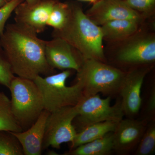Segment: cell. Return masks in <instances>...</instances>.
<instances>
[{
	"label": "cell",
	"instance_id": "29",
	"mask_svg": "<svg viewBox=\"0 0 155 155\" xmlns=\"http://www.w3.org/2000/svg\"><path fill=\"white\" fill-rule=\"evenodd\" d=\"M78 1H82V2H88L93 4L95 3L97 0H78Z\"/></svg>",
	"mask_w": 155,
	"mask_h": 155
},
{
	"label": "cell",
	"instance_id": "27",
	"mask_svg": "<svg viewBox=\"0 0 155 155\" xmlns=\"http://www.w3.org/2000/svg\"><path fill=\"white\" fill-rule=\"evenodd\" d=\"M10 0H0V8H2L3 6L5 5Z\"/></svg>",
	"mask_w": 155,
	"mask_h": 155
},
{
	"label": "cell",
	"instance_id": "12",
	"mask_svg": "<svg viewBox=\"0 0 155 155\" xmlns=\"http://www.w3.org/2000/svg\"><path fill=\"white\" fill-rule=\"evenodd\" d=\"M147 124L146 119H122L113 132L114 150L119 155H127L132 151L138 145Z\"/></svg>",
	"mask_w": 155,
	"mask_h": 155
},
{
	"label": "cell",
	"instance_id": "9",
	"mask_svg": "<svg viewBox=\"0 0 155 155\" xmlns=\"http://www.w3.org/2000/svg\"><path fill=\"white\" fill-rule=\"evenodd\" d=\"M149 66H140L126 72L119 93L122 97L121 106L124 115L133 117L141 107V90L146 75L150 70Z\"/></svg>",
	"mask_w": 155,
	"mask_h": 155
},
{
	"label": "cell",
	"instance_id": "5",
	"mask_svg": "<svg viewBox=\"0 0 155 155\" xmlns=\"http://www.w3.org/2000/svg\"><path fill=\"white\" fill-rule=\"evenodd\" d=\"M72 71L67 69L44 77L38 75L33 79L42 95L45 109L50 113L76 106L83 97V86L80 81L77 80L72 86L66 84Z\"/></svg>",
	"mask_w": 155,
	"mask_h": 155
},
{
	"label": "cell",
	"instance_id": "28",
	"mask_svg": "<svg viewBox=\"0 0 155 155\" xmlns=\"http://www.w3.org/2000/svg\"><path fill=\"white\" fill-rule=\"evenodd\" d=\"M47 154L49 155H59V154H58V153H57V152H56L54 150L49 151L48 152Z\"/></svg>",
	"mask_w": 155,
	"mask_h": 155
},
{
	"label": "cell",
	"instance_id": "16",
	"mask_svg": "<svg viewBox=\"0 0 155 155\" xmlns=\"http://www.w3.org/2000/svg\"><path fill=\"white\" fill-rule=\"evenodd\" d=\"M118 122L105 121L85 127L77 132L73 141L71 143L70 149H73L81 145L101 138L110 132H114Z\"/></svg>",
	"mask_w": 155,
	"mask_h": 155
},
{
	"label": "cell",
	"instance_id": "24",
	"mask_svg": "<svg viewBox=\"0 0 155 155\" xmlns=\"http://www.w3.org/2000/svg\"><path fill=\"white\" fill-rule=\"evenodd\" d=\"M24 0H10L5 5L0 8V36L3 34L7 20L14 10Z\"/></svg>",
	"mask_w": 155,
	"mask_h": 155
},
{
	"label": "cell",
	"instance_id": "1",
	"mask_svg": "<svg viewBox=\"0 0 155 155\" xmlns=\"http://www.w3.org/2000/svg\"><path fill=\"white\" fill-rule=\"evenodd\" d=\"M34 31L15 22L5 26L0 42L14 75L33 80L38 75L48 76L56 72L48 64L45 54V41Z\"/></svg>",
	"mask_w": 155,
	"mask_h": 155
},
{
	"label": "cell",
	"instance_id": "10",
	"mask_svg": "<svg viewBox=\"0 0 155 155\" xmlns=\"http://www.w3.org/2000/svg\"><path fill=\"white\" fill-rule=\"evenodd\" d=\"M45 54L48 64L53 69L75 70L78 72L84 58L68 42L59 38L45 41Z\"/></svg>",
	"mask_w": 155,
	"mask_h": 155
},
{
	"label": "cell",
	"instance_id": "3",
	"mask_svg": "<svg viewBox=\"0 0 155 155\" xmlns=\"http://www.w3.org/2000/svg\"><path fill=\"white\" fill-rule=\"evenodd\" d=\"M8 89L14 118L22 130H26L45 110L40 90L33 80L15 76Z\"/></svg>",
	"mask_w": 155,
	"mask_h": 155
},
{
	"label": "cell",
	"instance_id": "21",
	"mask_svg": "<svg viewBox=\"0 0 155 155\" xmlns=\"http://www.w3.org/2000/svg\"><path fill=\"white\" fill-rule=\"evenodd\" d=\"M155 151V121L152 120L151 123L147 126L146 129L137 147L135 154L150 155Z\"/></svg>",
	"mask_w": 155,
	"mask_h": 155
},
{
	"label": "cell",
	"instance_id": "13",
	"mask_svg": "<svg viewBox=\"0 0 155 155\" xmlns=\"http://www.w3.org/2000/svg\"><path fill=\"white\" fill-rule=\"evenodd\" d=\"M56 1L40 0L31 5L22 2L14 10L15 22L30 28L37 34L43 32Z\"/></svg>",
	"mask_w": 155,
	"mask_h": 155
},
{
	"label": "cell",
	"instance_id": "19",
	"mask_svg": "<svg viewBox=\"0 0 155 155\" xmlns=\"http://www.w3.org/2000/svg\"><path fill=\"white\" fill-rule=\"evenodd\" d=\"M70 13V4L56 1L51 11L47 22V26L54 30H59L65 26L69 19Z\"/></svg>",
	"mask_w": 155,
	"mask_h": 155
},
{
	"label": "cell",
	"instance_id": "17",
	"mask_svg": "<svg viewBox=\"0 0 155 155\" xmlns=\"http://www.w3.org/2000/svg\"><path fill=\"white\" fill-rule=\"evenodd\" d=\"M114 150L113 132L101 138L70 149L64 155H108Z\"/></svg>",
	"mask_w": 155,
	"mask_h": 155
},
{
	"label": "cell",
	"instance_id": "2",
	"mask_svg": "<svg viewBox=\"0 0 155 155\" xmlns=\"http://www.w3.org/2000/svg\"><path fill=\"white\" fill-rule=\"evenodd\" d=\"M70 13L65 26L54 30L53 38L65 40L81 53L84 60L94 59L105 63L101 28L83 12L81 6L69 3Z\"/></svg>",
	"mask_w": 155,
	"mask_h": 155
},
{
	"label": "cell",
	"instance_id": "25",
	"mask_svg": "<svg viewBox=\"0 0 155 155\" xmlns=\"http://www.w3.org/2000/svg\"><path fill=\"white\" fill-rule=\"evenodd\" d=\"M147 113L150 119H155V88L153 87L150 94L147 103Z\"/></svg>",
	"mask_w": 155,
	"mask_h": 155
},
{
	"label": "cell",
	"instance_id": "18",
	"mask_svg": "<svg viewBox=\"0 0 155 155\" xmlns=\"http://www.w3.org/2000/svg\"><path fill=\"white\" fill-rule=\"evenodd\" d=\"M0 130L13 132L23 131L12 113L11 100L3 92H0Z\"/></svg>",
	"mask_w": 155,
	"mask_h": 155
},
{
	"label": "cell",
	"instance_id": "6",
	"mask_svg": "<svg viewBox=\"0 0 155 155\" xmlns=\"http://www.w3.org/2000/svg\"><path fill=\"white\" fill-rule=\"evenodd\" d=\"M110 101V97L103 99L99 94L83 96L75 106L77 115L73 125L77 132L99 122L121 121L124 116L121 102L111 106Z\"/></svg>",
	"mask_w": 155,
	"mask_h": 155
},
{
	"label": "cell",
	"instance_id": "14",
	"mask_svg": "<svg viewBox=\"0 0 155 155\" xmlns=\"http://www.w3.org/2000/svg\"><path fill=\"white\" fill-rule=\"evenodd\" d=\"M50 114L45 109L28 129L21 132H12L21 144L24 155L41 154L46 125Z\"/></svg>",
	"mask_w": 155,
	"mask_h": 155
},
{
	"label": "cell",
	"instance_id": "22",
	"mask_svg": "<svg viewBox=\"0 0 155 155\" xmlns=\"http://www.w3.org/2000/svg\"><path fill=\"white\" fill-rule=\"evenodd\" d=\"M14 76L8 59L0 42V85L8 88Z\"/></svg>",
	"mask_w": 155,
	"mask_h": 155
},
{
	"label": "cell",
	"instance_id": "7",
	"mask_svg": "<svg viewBox=\"0 0 155 155\" xmlns=\"http://www.w3.org/2000/svg\"><path fill=\"white\" fill-rule=\"evenodd\" d=\"M77 115L76 106L61 108L50 113L46 125L43 150L59 149L61 144L73 141L77 132L73 124Z\"/></svg>",
	"mask_w": 155,
	"mask_h": 155
},
{
	"label": "cell",
	"instance_id": "23",
	"mask_svg": "<svg viewBox=\"0 0 155 155\" xmlns=\"http://www.w3.org/2000/svg\"><path fill=\"white\" fill-rule=\"evenodd\" d=\"M125 4L144 19L155 13V0H123Z\"/></svg>",
	"mask_w": 155,
	"mask_h": 155
},
{
	"label": "cell",
	"instance_id": "4",
	"mask_svg": "<svg viewBox=\"0 0 155 155\" xmlns=\"http://www.w3.org/2000/svg\"><path fill=\"white\" fill-rule=\"evenodd\" d=\"M126 72L94 59H85L77 72L84 96L99 93L110 97L119 93Z\"/></svg>",
	"mask_w": 155,
	"mask_h": 155
},
{
	"label": "cell",
	"instance_id": "8",
	"mask_svg": "<svg viewBox=\"0 0 155 155\" xmlns=\"http://www.w3.org/2000/svg\"><path fill=\"white\" fill-rule=\"evenodd\" d=\"M117 55L122 64L140 67L149 66L155 61V37L153 34H138L127 39Z\"/></svg>",
	"mask_w": 155,
	"mask_h": 155
},
{
	"label": "cell",
	"instance_id": "11",
	"mask_svg": "<svg viewBox=\"0 0 155 155\" xmlns=\"http://www.w3.org/2000/svg\"><path fill=\"white\" fill-rule=\"evenodd\" d=\"M85 14L95 24L100 26L117 19H131L141 22L144 19L129 8L123 0H97Z\"/></svg>",
	"mask_w": 155,
	"mask_h": 155
},
{
	"label": "cell",
	"instance_id": "26",
	"mask_svg": "<svg viewBox=\"0 0 155 155\" xmlns=\"http://www.w3.org/2000/svg\"><path fill=\"white\" fill-rule=\"evenodd\" d=\"M25 2L28 5H34V4H36V3L38 2L40 0H24Z\"/></svg>",
	"mask_w": 155,
	"mask_h": 155
},
{
	"label": "cell",
	"instance_id": "15",
	"mask_svg": "<svg viewBox=\"0 0 155 155\" xmlns=\"http://www.w3.org/2000/svg\"><path fill=\"white\" fill-rule=\"evenodd\" d=\"M141 22L131 19H117L101 26L103 38L109 41H124L138 32Z\"/></svg>",
	"mask_w": 155,
	"mask_h": 155
},
{
	"label": "cell",
	"instance_id": "20",
	"mask_svg": "<svg viewBox=\"0 0 155 155\" xmlns=\"http://www.w3.org/2000/svg\"><path fill=\"white\" fill-rule=\"evenodd\" d=\"M0 155H24L21 144L12 132L0 130Z\"/></svg>",
	"mask_w": 155,
	"mask_h": 155
}]
</instances>
